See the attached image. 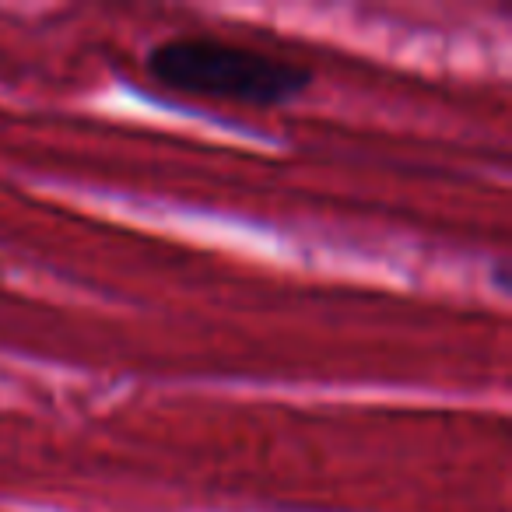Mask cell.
Returning a JSON list of instances; mask_svg holds the SVG:
<instances>
[{"instance_id":"cell-1","label":"cell","mask_w":512,"mask_h":512,"mask_svg":"<svg viewBox=\"0 0 512 512\" xmlns=\"http://www.w3.org/2000/svg\"><path fill=\"white\" fill-rule=\"evenodd\" d=\"M144 71L169 92L253 109H278L299 102L316 81L306 64L271 57L218 36L165 39L148 50Z\"/></svg>"},{"instance_id":"cell-2","label":"cell","mask_w":512,"mask_h":512,"mask_svg":"<svg viewBox=\"0 0 512 512\" xmlns=\"http://www.w3.org/2000/svg\"><path fill=\"white\" fill-rule=\"evenodd\" d=\"M495 285H498V292H505V288H509V271H505V260H498V271H495Z\"/></svg>"}]
</instances>
